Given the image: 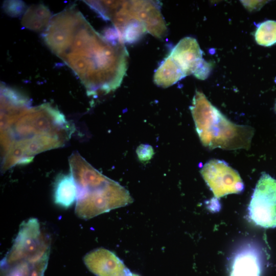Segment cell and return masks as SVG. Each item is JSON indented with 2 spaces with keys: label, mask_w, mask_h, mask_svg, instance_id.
<instances>
[{
  "label": "cell",
  "mask_w": 276,
  "mask_h": 276,
  "mask_svg": "<svg viewBox=\"0 0 276 276\" xmlns=\"http://www.w3.org/2000/svg\"><path fill=\"white\" fill-rule=\"evenodd\" d=\"M130 6L133 16L147 32L159 39L166 35L167 26L157 2L130 1Z\"/></svg>",
  "instance_id": "30bf717a"
},
{
  "label": "cell",
  "mask_w": 276,
  "mask_h": 276,
  "mask_svg": "<svg viewBox=\"0 0 276 276\" xmlns=\"http://www.w3.org/2000/svg\"><path fill=\"white\" fill-rule=\"evenodd\" d=\"M261 266L257 255L250 250L237 254L232 263L229 276H260Z\"/></svg>",
  "instance_id": "4fadbf2b"
},
{
  "label": "cell",
  "mask_w": 276,
  "mask_h": 276,
  "mask_svg": "<svg viewBox=\"0 0 276 276\" xmlns=\"http://www.w3.org/2000/svg\"><path fill=\"white\" fill-rule=\"evenodd\" d=\"M4 9L6 12L12 16H17L22 12L24 3L18 1H9L5 3Z\"/></svg>",
  "instance_id": "e0dca14e"
},
{
  "label": "cell",
  "mask_w": 276,
  "mask_h": 276,
  "mask_svg": "<svg viewBox=\"0 0 276 276\" xmlns=\"http://www.w3.org/2000/svg\"><path fill=\"white\" fill-rule=\"evenodd\" d=\"M70 173L76 185L75 213L88 220L133 202L129 192L89 164L78 152L68 158Z\"/></svg>",
  "instance_id": "7a4b0ae2"
},
{
  "label": "cell",
  "mask_w": 276,
  "mask_h": 276,
  "mask_svg": "<svg viewBox=\"0 0 276 276\" xmlns=\"http://www.w3.org/2000/svg\"><path fill=\"white\" fill-rule=\"evenodd\" d=\"M274 111L276 113V102H275V106H274Z\"/></svg>",
  "instance_id": "d6986e66"
},
{
  "label": "cell",
  "mask_w": 276,
  "mask_h": 276,
  "mask_svg": "<svg viewBox=\"0 0 276 276\" xmlns=\"http://www.w3.org/2000/svg\"><path fill=\"white\" fill-rule=\"evenodd\" d=\"M185 76L168 55L154 73L153 81L158 86L167 88L177 83Z\"/></svg>",
  "instance_id": "5bb4252c"
},
{
  "label": "cell",
  "mask_w": 276,
  "mask_h": 276,
  "mask_svg": "<svg viewBox=\"0 0 276 276\" xmlns=\"http://www.w3.org/2000/svg\"><path fill=\"white\" fill-rule=\"evenodd\" d=\"M200 172L216 198L239 194L244 190L238 172L223 160L211 159L203 165Z\"/></svg>",
  "instance_id": "52a82bcc"
},
{
  "label": "cell",
  "mask_w": 276,
  "mask_h": 276,
  "mask_svg": "<svg viewBox=\"0 0 276 276\" xmlns=\"http://www.w3.org/2000/svg\"><path fill=\"white\" fill-rule=\"evenodd\" d=\"M49 240L42 233L38 220L31 218L20 225L13 243L1 262L4 268L20 262L36 263L49 259Z\"/></svg>",
  "instance_id": "5b68a950"
},
{
  "label": "cell",
  "mask_w": 276,
  "mask_h": 276,
  "mask_svg": "<svg viewBox=\"0 0 276 276\" xmlns=\"http://www.w3.org/2000/svg\"><path fill=\"white\" fill-rule=\"evenodd\" d=\"M49 8L42 4L29 7L22 17L21 25L29 30L35 32L45 31L52 19Z\"/></svg>",
  "instance_id": "7c38bea8"
},
{
  "label": "cell",
  "mask_w": 276,
  "mask_h": 276,
  "mask_svg": "<svg viewBox=\"0 0 276 276\" xmlns=\"http://www.w3.org/2000/svg\"><path fill=\"white\" fill-rule=\"evenodd\" d=\"M36 263L22 261L1 269L4 276H32V269Z\"/></svg>",
  "instance_id": "2e32d148"
},
{
  "label": "cell",
  "mask_w": 276,
  "mask_h": 276,
  "mask_svg": "<svg viewBox=\"0 0 276 276\" xmlns=\"http://www.w3.org/2000/svg\"><path fill=\"white\" fill-rule=\"evenodd\" d=\"M74 129L63 114L50 104L30 106L1 127L2 153L17 141L54 139L66 143Z\"/></svg>",
  "instance_id": "277c9868"
},
{
  "label": "cell",
  "mask_w": 276,
  "mask_h": 276,
  "mask_svg": "<svg viewBox=\"0 0 276 276\" xmlns=\"http://www.w3.org/2000/svg\"><path fill=\"white\" fill-rule=\"evenodd\" d=\"M83 261L88 270L97 276H140L131 272L113 252L105 248L91 251Z\"/></svg>",
  "instance_id": "9c48e42d"
},
{
  "label": "cell",
  "mask_w": 276,
  "mask_h": 276,
  "mask_svg": "<svg viewBox=\"0 0 276 276\" xmlns=\"http://www.w3.org/2000/svg\"><path fill=\"white\" fill-rule=\"evenodd\" d=\"M53 188V199L56 204L67 209L76 200L77 187L71 173L58 175Z\"/></svg>",
  "instance_id": "8fae6325"
},
{
  "label": "cell",
  "mask_w": 276,
  "mask_h": 276,
  "mask_svg": "<svg viewBox=\"0 0 276 276\" xmlns=\"http://www.w3.org/2000/svg\"><path fill=\"white\" fill-rule=\"evenodd\" d=\"M257 43L264 47L276 43V21L267 20L260 23L255 33Z\"/></svg>",
  "instance_id": "9a60e30c"
},
{
  "label": "cell",
  "mask_w": 276,
  "mask_h": 276,
  "mask_svg": "<svg viewBox=\"0 0 276 276\" xmlns=\"http://www.w3.org/2000/svg\"><path fill=\"white\" fill-rule=\"evenodd\" d=\"M251 220L263 228L276 227V180L264 173L254 189L248 206Z\"/></svg>",
  "instance_id": "8992f818"
},
{
  "label": "cell",
  "mask_w": 276,
  "mask_h": 276,
  "mask_svg": "<svg viewBox=\"0 0 276 276\" xmlns=\"http://www.w3.org/2000/svg\"><path fill=\"white\" fill-rule=\"evenodd\" d=\"M136 152L139 159L142 162L149 160L154 154L152 147L149 145H140L137 148Z\"/></svg>",
  "instance_id": "ac0fdd59"
},
{
  "label": "cell",
  "mask_w": 276,
  "mask_h": 276,
  "mask_svg": "<svg viewBox=\"0 0 276 276\" xmlns=\"http://www.w3.org/2000/svg\"><path fill=\"white\" fill-rule=\"evenodd\" d=\"M196 131L202 144L209 149H248L254 129L234 123L196 90L190 106Z\"/></svg>",
  "instance_id": "3957f363"
},
{
  "label": "cell",
  "mask_w": 276,
  "mask_h": 276,
  "mask_svg": "<svg viewBox=\"0 0 276 276\" xmlns=\"http://www.w3.org/2000/svg\"><path fill=\"white\" fill-rule=\"evenodd\" d=\"M43 38L78 76L88 96L107 94L121 85L128 53L117 32L100 34L72 6L52 16Z\"/></svg>",
  "instance_id": "6da1fadb"
},
{
  "label": "cell",
  "mask_w": 276,
  "mask_h": 276,
  "mask_svg": "<svg viewBox=\"0 0 276 276\" xmlns=\"http://www.w3.org/2000/svg\"><path fill=\"white\" fill-rule=\"evenodd\" d=\"M203 52L194 38L186 37L172 49L169 56L186 77L193 74L200 80L206 79L211 65L202 58Z\"/></svg>",
  "instance_id": "ba28073f"
}]
</instances>
